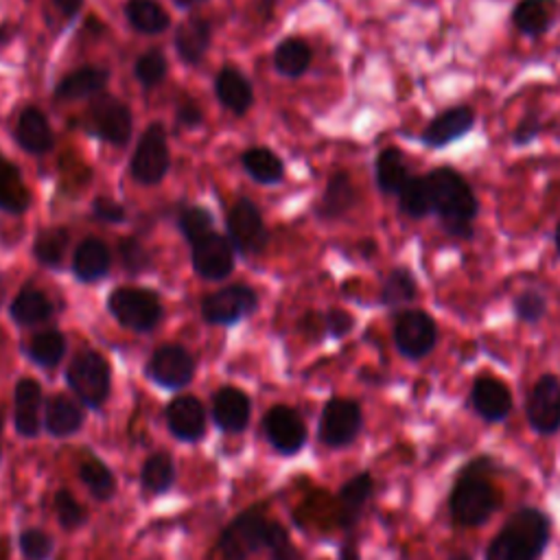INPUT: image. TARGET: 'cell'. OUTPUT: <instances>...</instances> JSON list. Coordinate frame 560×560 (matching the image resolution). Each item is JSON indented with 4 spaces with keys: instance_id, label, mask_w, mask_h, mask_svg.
<instances>
[{
    "instance_id": "obj_53",
    "label": "cell",
    "mask_w": 560,
    "mask_h": 560,
    "mask_svg": "<svg viewBox=\"0 0 560 560\" xmlns=\"http://www.w3.org/2000/svg\"><path fill=\"white\" fill-rule=\"evenodd\" d=\"M179 120L184 125H197L201 120V114H199L197 107H182L179 109Z\"/></svg>"
},
{
    "instance_id": "obj_13",
    "label": "cell",
    "mask_w": 560,
    "mask_h": 560,
    "mask_svg": "<svg viewBox=\"0 0 560 560\" xmlns=\"http://www.w3.org/2000/svg\"><path fill=\"white\" fill-rule=\"evenodd\" d=\"M228 232H230V243L241 254H258L267 243V232H265L260 212L247 199H241L232 206L228 214Z\"/></svg>"
},
{
    "instance_id": "obj_43",
    "label": "cell",
    "mask_w": 560,
    "mask_h": 560,
    "mask_svg": "<svg viewBox=\"0 0 560 560\" xmlns=\"http://www.w3.org/2000/svg\"><path fill=\"white\" fill-rule=\"evenodd\" d=\"M512 306H514V315H516L521 322H525V324H536V322H540V319L545 317V313H547V300H545V295H542L540 291H536V289H525V291H521V293L514 298Z\"/></svg>"
},
{
    "instance_id": "obj_22",
    "label": "cell",
    "mask_w": 560,
    "mask_h": 560,
    "mask_svg": "<svg viewBox=\"0 0 560 560\" xmlns=\"http://www.w3.org/2000/svg\"><path fill=\"white\" fill-rule=\"evenodd\" d=\"M556 0H518L512 9V24L527 37H540L556 18Z\"/></svg>"
},
{
    "instance_id": "obj_49",
    "label": "cell",
    "mask_w": 560,
    "mask_h": 560,
    "mask_svg": "<svg viewBox=\"0 0 560 560\" xmlns=\"http://www.w3.org/2000/svg\"><path fill=\"white\" fill-rule=\"evenodd\" d=\"M120 258H122V265L127 267V271H131V273H138L149 265V254L136 238H127L120 245Z\"/></svg>"
},
{
    "instance_id": "obj_56",
    "label": "cell",
    "mask_w": 560,
    "mask_h": 560,
    "mask_svg": "<svg viewBox=\"0 0 560 560\" xmlns=\"http://www.w3.org/2000/svg\"><path fill=\"white\" fill-rule=\"evenodd\" d=\"M553 243H556V249H558V254H560V221H558V225H556V230H553Z\"/></svg>"
},
{
    "instance_id": "obj_17",
    "label": "cell",
    "mask_w": 560,
    "mask_h": 560,
    "mask_svg": "<svg viewBox=\"0 0 560 560\" xmlns=\"http://www.w3.org/2000/svg\"><path fill=\"white\" fill-rule=\"evenodd\" d=\"M90 120L94 131L114 144H125L131 136V114L129 109L114 96L103 94L96 96L90 107Z\"/></svg>"
},
{
    "instance_id": "obj_35",
    "label": "cell",
    "mask_w": 560,
    "mask_h": 560,
    "mask_svg": "<svg viewBox=\"0 0 560 560\" xmlns=\"http://www.w3.org/2000/svg\"><path fill=\"white\" fill-rule=\"evenodd\" d=\"M398 208L411 219H424L427 214H433L429 182L424 175H411L407 179V184L398 192Z\"/></svg>"
},
{
    "instance_id": "obj_18",
    "label": "cell",
    "mask_w": 560,
    "mask_h": 560,
    "mask_svg": "<svg viewBox=\"0 0 560 560\" xmlns=\"http://www.w3.org/2000/svg\"><path fill=\"white\" fill-rule=\"evenodd\" d=\"M192 265L195 271L208 280L225 278L234 265L232 243L225 236L210 232L192 245Z\"/></svg>"
},
{
    "instance_id": "obj_32",
    "label": "cell",
    "mask_w": 560,
    "mask_h": 560,
    "mask_svg": "<svg viewBox=\"0 0 560 560\" xmlns=\"http://www.w3.org/2000/svg\"><path fill=\"white\" fill-rule=\"evenodd\" d=\"M418 295V284H416V278L409 269L405 267H394L387 278L383 280V287H381V304L396 311V308H402L407 304H411Z\"/></svg>"
},
{
    "instance_id": "obj_34",
    "label": "cell",
    "mask_w": 560,
    "mask_h": 560,
    "mask_svg": "<svg viewBox=\"0 0 560 560\" xmlns=\"http://www.w3.org/2000/svg\"><path fill=\"white\" fill-rule=\"evenodd\" d=\"M52 315V304L48 302V298L35 289H24L15 295V300L11 302V317L18 324L24 326H33L39 322H46Z\"/></svg>"
},
{
    "instance_id": "obj_37",
    "label": "cell",
    "mask_w": 560,
    "mask_h": 560,
    "mask_svg": "<svg viewBox=\"0 0 560 560\" xmlns=\"http://www.w3.org/2000/svg\"><path fill=\"white\" fill-rule=\"evenodd\" d=\"M173 477H175V466H173L171 455L153 453L144 459L140 481H142V488L147 492L160 494V492L168 490L171 483H173Z\"/></svg>"
},
{
    "instance_id": "obj_16",
    "label": "cell",
    "mask_w": 560,
    "mask_h": 560,
    "mask_svg": "<svg viewBox=\"0 0 560 560\" xmlns=\"http://www.w3.org/2000/svg\"><path fill=\"white\" fill-rule=\"evenodd\" d=\"M192 370L195 363L182 346H162L151 354L147 363V374L158 385L168 389L184 387L192 378Z\"/></svg>"
},
{
    "instance_id": "obj_45",
    "label": "cell",
    "mask_w": 560,
    "mask_h": 560,
    "mask_svg": "<svg viewBox=\"0 0 560 560\" xmlns=\"http://www.w3.org/2000/svg\"><path fill=\"white\" fill-rule=\"evenodd\" d=\"M55 512H57V518L59 523L66 527V529H74V527H81L88 518L83 505L68 492V490H59L55 494Z\"/></svg>"
},
{
    "instance_id": "obj_30",
    "label": "cell",
    "mask_w": 560,
    "mask_h": 560,
    "mask_svg": "<svg viewBox=\"0 0 560 560\" xmlns=\"http://www.w3.org/2000/svg\"><path fill=\"white\" fill-rule=\"evenodd\" d=\"M354 201H357V190L352 186V179L348 177V173H337L328 179L317 212L319 217L335 219L348 212L354 206Z\"/></svg>"
},
{
    "instance_id": "obj_46",
    "label": "cell",
    "mask_w": 560,
    "mask_h": 560,
    "mask_svg": "<svg viewBox=\"0 0 560 560\" xmlns=\"http://www.w3.org/2000/svg\"><path fill=\"white\" fill-rule=\"evenodd\" d=\"M166 74V59L160 50H147L136 61V77L142 85H158Z\"/></svg>"
},
{
    "instance_id": "obj_7",
    "label": "cell",
    "mask_w": 560,
    "mask_h": 560,
    "mask_svg": "<svg viewBox=\"0 0 560 560\" xmlns=\"http://www.w3.org/2000/svg\"><path fill=\"white\" fill-rule=\"evenodd\" d=\"M109 313L131 330H151L160 315L162 306L153 291L138 287H120L107 300Z\"/></svg>"
},
{
    "instance_id": "obj_39",
    "label": "cell",
    "mask_w": 560,
    "mask_h": 560,
    "mask_svg": "<svg viewBox=\"0 0 560 560\" xmlns=\"http://www.w3.org/2000/svg\"><path fill=\"white\" fill-rule=\"evenodd\" d=\"M243 166L256 182H262V184H273L282 177L280 158L265 147H254V149L245 151Z\"/></svg>"
},
{
    "instance_id": "obj_40",
    "label": "cell",
    "mask_w": 560,
    "mask_h": 560,
    "mask_svg": "<svg viewBox=\"0 0 560 560\" xmlns=\"http://www.w3.org/2000/svg\"><path fill=\"white\" fill-rule=\"evenodd\" d=\"M26 352L37 365L52 368L61 361L66 352V337L57 330H44L31 339Z\"/></svg>"
},
{
    "instance_id": "obj_9",
    "label": "cell",
    "mask_w": 560,
    "mask_h": 560,
    "mask_svg": "<svg viewBox=\"0 0 560 560\" xmlns=\"http://www.w3.org/2000/svg\"><path fill=\"white\" fill-rule=\"evenodd\" d=\"M363 427V413L352 398H330L319 418V440L330 448H341L354 442Z\"/></svg>"
},
{
    "instance_id": "obj_51",
    "label": "cell",
    "mask_w": 560,
    "mask_h": 560,
    "mask_svg": "<svg viewBox=\"0 0 560 560\" xmlns=\"http://www.w3.org/2000/svg\"><path fill=\"white\" fill-rule=\"evenodd\" d=\"M540 133V118L536 114H525L518 125L512 131V140L514 144H527L532 142L536 136Z\"/></svg>"
},
{
    "instance_id": "obj_26",
    "label": "cell",
    "mask_w": 560,
    "mask_h": 560,
    "mask_svg": "<svg viewBox=\"0 0 560 560\" xmlns=\"http://www.w3.org/2000/svg\"><path fill=\"white\" fill-rule=\"evenodd\" d=\"M72 269L74 276L83 282H92L109 269V249L103 241L98 238H85L79 243L74 258H72Z\"/></svg>"
},
{
    "instance_id": "obj_19",
    "label": "cell",
    "mask_w": 560,
    "mask_h": 560,
    "mask_svg": "<svg viewBox=\"0 0 560 560\" xmlns=\"http://www.w3.org/2000/svg\"><path fill=\"white\" fill-rule=\"evenodd\" d=\"M166 424L179 440H199L206 431V411L195 396H179L166 407Z\"/></svg>"
},
{
    "instance_id": "obj_10",
    "label": "cell",
    "mask_w": 560,
    "mask_h": 560,
    "mask_svg": "<svg viewBox=\"0 0 560 560\" xmlns=\"http://www.w3.org/2000/svg\"><path fill=\"white\" fill-rule=\"evenodd\" d=\"M131 175L140 184H155L168 171V149L164 140V131L160 125H151L140 138L136 153L129 164Z\"/></svg>"
},
{
    "instance_id": "obj_27",
    "label": "cell",
    "mask_w": 560,
    "mask_h": 560,
    "mask_svg": "<svg viewBox=\"0 0 560 560\" xmlns=\"http://www.w3.org/2000/svg\"><path fill=\"white\" fill-rule=\"evenodd\" d=\"M214 92L217 98L232 109L234 114H243L249 105H252V85L247 83V79L234 70V68H223L217 79H214Z\"/></svg>"
},
{
    "instance_id": "obj_23",
    "label": "cell",
    "mask_w": 560,
    "mask_h": 560,
    "mask_svg": "<svg viewBox=\"0 0 560 560\" xmlns=\"http://www.w3.org/2000/svg\"><path fill=\"white\" fill-rule=\"evenodd\" d=\"M39 409L42 389L37 381L22 378L15 385V429L24 438H35L39 433Z\"/></svg>"
},
{
    "instance_id": "obj_11",
    "label": "cell",
    "mask_w": 560,
    "mask_h": 560,
    "mask_svg": "<svg viewBox=\"0 0 560 560\" xmlns=\"http://www.w3.org/2000/svg\"><path fill=\"white\" fill-rule=\"evenodd\" d=\"M468 407L483 422H503L512 411V392L501 378L492 374H481L470 385Z\"/></svg>"
},
{
    "instance_id": "obj_48",
    "label": "cell",
    "mask_w": 560,
    "mask_h": 560,
    "mask_svg": "<svg viewBox=\"0 0 560 560\" xmlns=\"http://www.w3.org/2000/svg\"><path fill=\"white\" fill-rule=\"evenodd\" d=\"M267 549L271 551L273 560H298V551L291 545L287 532L282 525L276 521L269 523V534H267Z\"/></svg>"
},
{
    "instance_id": "obj_41",
    "label": "cell",
    "mask_w": 560,
    "mask_h": 560,
    "mask_svg": "<svg viewBox=\"0 0 560 560\" xmlns=\"http://www.w3.org/2000/svg\"><path fill=\"white\" fill-rule=\"evenodd\" d=\"M79 479L101 501H105L114 494V488H116L114 475L109 472V468L101 459H94V457L83 459L81 466H79Z\"/></svg>"
},
{
    "instance_id": "obj_50",
    "label": "cell",
    "mask_w": 560,
    "mask_h": 560,
    "mask_svg": "<svg viewBox=\"0 0 560 560\" xmlns=\"http://www.w3.org/2000/svg\"><path fill=\"white\" fill-rule=\"evenodd\" d=\"M352 315L346 313L343 308H330L326 315H324V328L332 335V337H343L352 330Z\"/></svg>"
},
{
    "instance_id": "obj_31",
    "label": "cell",
    "mask_w": 560,
    "mask_h": 560,
    "mask_svg": "<svg viewBox=\"0 0 560 560\" xmlns=\"http://www.w3.org/2000/svg\"><path fill=\"white\" fill-rule=\"evenodd\" d=\"M107 81V70L103 68H79L70 72L61 83L57 85L55 94L63 101H74V98H85L103 90Z\"/></svg>"
},
{
    "instance_id": "obj_1",
    "label": "cell",
    "mask_w": 560,
    "mask_h": 560,
    "mask_svg": "<svg viewBox=\"0 0 560 560\" xmlns=\"http://www.w3.org/2000/svg\"><path fill=\"white\" fill-rule=\"evenodd\" d=\"M492 466V457L481 455L457 472L448 494V512L459 527H481L499 510L501 494L488 479Z\"/></svg>"
},
{
    "instance_id": "obj_14",
    "label": "cell",
    "mask_w": 560,
    "mask_h": 560,
    "mask_svg": "<svg viewBox=\"0 0 560 560\" xmlns=\"http://www.w3.org/2000/svg\"><path fill=\"white\" fill-rule=\"evenodd\" d=\"M475 125V109L468 105H453L435 114L420 133V142L429 149H444L464 138Z\"/></svg>"
},
{
    "instance_id": "obj_42",
    "label": "cell",
    "mask_w": 560,
    "mask_h": 560,
    "mask_svg": "<svg viewBox=\"0 0 560 560\" xmlns=\"http://www.w3.org/2000/svg\"><path fill=\"white\" fill-rule=\"evenodd\" d=\"M66 245H68V232L63 228L44 230L35 241V256L39 258V262L52 267L61 260Z\"/></svg>"
},
{
    "instance_id": "obj_59",
    "label": "cell",
    "mask_w": 560,
    "mask_h": 560,
    "mask_svg": "<svg viewBox=\"0 0 560 560\" xmlns=\"http://www.w3.org/2000/svg\"><path fill=\"white\" fill-rule=\"evenodd\" d=\"M0 427H2V411H0Z\"/></svg>"
},
{
    "instance_id": "obj_55",
    "label": "cell",
    "mask_w": 560,
    "mask_h": 560,
    "mask_svg": "<svg viewBox=\"0 0 560 560\" xmlns=\"http://www.w3.org/2000/svg\"><path fill=\"white\" fill-rule=\"evenodd\" d=\"M339 560H359V551H357V547H354L352 540H346Z\"/></svg>"
},
{
    "instance_id": "obj_29",
    "label": "cell",
    "mask_w": 560,
    "mask_h": 560,
    "mask_svg": "<svg viewBox=\"0 0 560 560\" xmlns=\"http://www.w3.org/2000/svg\"><path fill=\"white\" fill-rule=\"evenodd\" d=\"M210 44V26L201 18H190L182 22V26L175 33V48L179 57L188 63H197Z\"/></svg>"
},
{
    "instance_id": "obj_8",
    "label": "cell",
    "mask_w": 560,
    "mask_h": 560,
    "mask_svg": "<svg viewBox=\"0 0 560 560\" xmlns=\"http://www.w3.org/2000/svg\"><path fill=\"white\" fill-rule=\"evenodd\" d=\"M525 420L538 435L560 431V378L556 374L536 378L525 400Z\"/></svg>"
},
{
    "instance_id": "obj_28",
    "label": "cell",
    "mask_w": 560,
    "mask_h": 560,
    "mask_svg": "<svg viewBox=\"0 0 560 560\" xmlns=\"http://www.w3.org/2000/svg\"><path fill=\"white\" fill-rule=\"evenodd\" d=\"M44 424H46L48 433H52L57 438H66V435H72V433H77L81 429L83 411L70 398L52 396L50 402L46 405Z\"/></svg>"
},
{
    "instance_id": "obj_58",
    "label": "cell",
    "mask_w": 560,
    "mask_h": 560,
    "mask_svg": "<svg viewBox=\"0 0 560 560\" xmlns=\"http://www.w3.org/2000/svg\"><path fill=\"white\" fill-rule=\"evenodd\" d=\"M179 4H192V2H199V0H177Z\"/></svg>"
},
{
    "instance_id": "obj_24",
    "label": "cell",
    "mask_w": 560,
    "mask_h": 560,
    "mask_svg": "<svg viewBox=\"0 0 560 560\" xmlns=\"http://www.w3.org/2000/svg\"><path fill=\"white\" fill-rule=\"evenodd\" d=\"M15 138L24 151L46 153L52 147V131L46 116L37 107H26L20 114Z\"/></svg>"
},
{
    "instance_id": "obj_6",
    "label": "cell",
    "mask_w": 560,
    "mask_h": 560,
    "mask_svg": "<svg viewBox=\"0 0 560 560\" xmlns=\"http://www.w3.org/2000/svg\"><path fill=\"white\" fill-rule=\"evenodd\" d=\"M396 350L411 361L424 359L438 343V326L427 311L405 308L394 322Z\"/></svg>"
},
{
    "instance_id": "obj_38",
    "label": "cell",
    "mask_w": 560,
    "mask_h": 560,
    "mask_svg": "<svg viewBox=\"0 0 560 560\" xmlns=\"http://www.w3.org/2000/svg\"><path fill=\"white\" fill-rule=\"evenodd\" d=\"M28 206V192L13 164L0 158V208L9 212H22Z\"/></svg>"
},
{
    "instance_id": "obj_4",
    "label": "cell",
    "mask_w": 560,
    "mask_h": 560,
    "mask_svg": "<svg viewBox=\"0 0 560 560\" xmlns=\"http://www.w3.org/2000/svg\"><path fill=\"white\" fill-rule=\"evenodd\" d=\"M269 523L262 516V510L252 508L238 514L219 536L217 549L225 560H247L249 553L267 547Z\"/></svg>"
},
{
    "instance_id": "obj_52",
    "label": "cell",
    "mask_w": 560,
    "mask_h": 560,
    "mask_svg": "<svg viewBox=\"0 0 560 560\" xmlns=\"http://www.w3.org/2000/svg\"><path fill=\"white\" fill-rule=\"evenodd\" d=\"M94 214L101 219V221H122L125 219V210L116 203V201H112V199H94Z\"/></svg>"
},
{
    "instance_id": "obj_12",
    "label": "cell",
    "mask_w": 560,
    "mask_h": 560,
    "mask_svg": "<svg viewBox=\"0 0 560 560\" xmlns=\"http://www.w3.org/2000/svg\"><path fill=\"white\" fill-rule=\"evenodd\" d=\"M256 293L247 284H232L203 298L201 315L210 324H232L256 308Z\"/></svg>"
},
{
    "instance_id": "obj_2",
    "label": "cell",
    "mask_w": 560,
    "mask_h": 560,
    "mask_svg": "<svg viewBox=\"0 0 560 560\" xmlns=\"http://www.w3.org/2000/svg\"><path fill=\"white\" fill-rule=\"evenodd\" d=\"M549 538V516L534 505H518L488 542L483 560H540Z\"/></svg>"
},
{
    "instance_id": "obj_5",
    "label": "cell",
    "mask_w": 560,
    "mask_h": 560,
    "mask_svg": "<svg viewBox=\"0 0 560 560\" xmlns=\"http://www.w3.org/2000/svg\"><path fill=\"white\" fill-rule=\"evenodd\" d=\"M70 389L88 407H101L109 394V365L92 350H85L72 359L66 372Z\"/></svg>"
},
{
    "instance_id": "obj_54",
    "label": "cell",
    "mask_w": 560,
    "mask_h": 560,
    "mask_svg": "<svg viewBox=\"0 0 560 560\" xmlns=\"http://www.w3.org/2000/svg\"><path fill=\"white\" fill-rule=\"evenodd\" d=\"M81 2H83V0H55L57 9H59L63 15H74L77 9L81 7Z\"/></svg>"
},
{
    "instance_id": "obj_15",
    "label": "cell",
    "mask_w": 560,
    "mask_h": 560,
    "mask_svg": "<svg viewBox=\"0 0 560 560\" xmlns=\"http://www.w3.org/2000/svg\"><path fill=\"white\" fill-rule=\"evenodd\" d=\"M262 427H265V435H267L269 444L284 455L298 453L306 442L304 420L291 407H284V405L271 407L265 413Z\"/></svg>"
},
{
    "instance_id": "obj_44",
    "label": "cell",
    "mask_w": 560,
    "mask_h": 560,
    "mask_svg": "<svg viewBox=\"0 0 560 560\" xmlns=\"http://www.w3.org/2000/svg\"><path fill=\"white\" fill-rule=\"evenodd\" d=\"M179 230L195 245L212 232V219L203 208H186L179 214Z\"/></svg>"
},
{
    "instance_id": "obj_20",
    "label": "cell",
    "mask_w": 560,
    "mask_h": 560,
    "mask_svg": "<svg viewBox=\"0 0 560 560\" xmlns=\"http://www.w3.org/2000/svg\"><path fill=\"white\" fill-rule=\"evenodd\" d=\"M212 418L223 431H241L249 420V400L236 387H223L212 398Z\"/></svg>"
},
{
    "instance_id": "obj_21",
    "label": "cell",
    "mask_w": 560,
    "mask_h": 560,
    "mask_svg": "<svg viewBox=\"0 0 560 560\" xmlns=\"http://www.w3.org/2000/svg\"><path fill=\"white\" fill-rule=\"evenodd\" d=\"M372 490H374V479L368 470L354 475L339 488V525L343 529L354 527V523L363 512V505L372 497Z\"/></svg>"
},
{
    "instance_id": "obj_36",
    "label": "cell",
    "mask_w": 560,
    "mask_h": 560,
    "mask_svg": "<svg viewBox=\"0 0 560 560\" xmlns=\"http://www.w3.org/2000/svg\"><path fill=\"white\" fill-rule=\"evenodd\" d=\"M127 20L142 33H162L168 26V13L155 0H129Z\"/></svg>"
},
{
    "instance_id": "obj_47",
    "label": "cell",
    "mask_w": 560,
    "mask_h": 560,
    "mask_svg": "<svg viewBox=\"0 0 560 560\" xmlns=\"http://www.w3.org/2000/svg\"><path fill=\"white\" fill-rule=\"evenodd\" d=\"M52 540L39 529H26L20 534V551L26 560H46L50 556Z\"/></svg>"
},
{
    "instance_id": "obj_25",
    "label": "cell",
    "mask_w": 560,
    "mask_h": 560,
    "mask_svg": "<svg viewBox=\"0 0 560 560\" xmlns=\"http://www.w3.org/2000/svg\"><path fill=\"white\" fill-rule=\"evenodd\" d=\"M374 177H376L378 188L387 195H398L402 190V186L407 184L411 173H409V166H407L402 153L396 147H387L376 155Z\"/></svg>"
},
{
    "instance_id": "obj_3",
    "label": "cell",
    "mask_w": 560,
    "mask_h": 560,
    "mask_svg": "<svg viewBox=\"0 0 560 560\" xmlns=\"http://www.w3.org/2000/svg\"><path fill=\"white\" fill-rule=\"evenodd\" d=\"M424 177L429 182L433 214H438L444 232L453 238H470L479 201L468 182L451 166H438Z\"/></svg>"
},
{
    "instance_id": "obj_57",
    "label": "cell",
    "mask_w": 560,
    "mask_h": 560,
    "mask_svg": "<svg viewBox=\"0 0 560 560\" xmlns=\"http://www.w3.org/2000/svg\"><path fill=\"white\" fill-rule=\"evenodd\" d=\"M448 560H472V556H470V553H466V551H459V553L451 556Z\"/></svg>"
},
{
    "instance_id": "obj_33",
    "label": "cell",
    "mask_w": 560,
    "mask_h": 560,
    "mask_svg": "<svg viewBox=\"0 0 560 560\" xmlns=\"http://www.w3.org/2000/svg\"><path fill=\"white\" fill-rule=\"evenodd\" d=\"M311 63V48L306 42L298 39V37H289L282 39L273 52V66L280 74L295 79L300 74L306 72Z\"/></svg>"
}]
</instances>
